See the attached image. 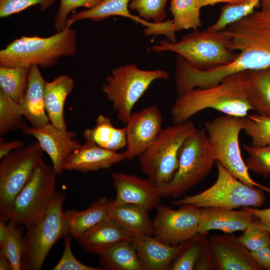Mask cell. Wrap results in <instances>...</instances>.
I'll list each match as a JSON object with an SVG mask.
<instances>
[{
	"instance_id": "cell-1",
	"label": "cell",
	"mask_w": 270,
	"mask_h": 270,
	"mask_svg": "<svg viewBox=\"0 0 270 270\" xmlns=\"http://www.w3.org/2000/svg\"><path fill=\"white\" fill-rule=\"evenodd\" d=\"M248 90V70L230 76L216 86L194 88L178 96L170 110L171 120L173 124L182 123L208 108L224 114L244 117L252 110Z\"/></svg>"
},
{
	"instance_id": "cell-2",
	"label": "cell",
	"mask_w": 270,
	"mask_h": 270,
	"mask_svg": "<svg viewBox=\"0 0 270 270\" xmlns=\"http://www.w3.org/2000/svg\"><path fill=\"white\" fill-rule=\"evenodd\" d=\"M228 48L239 51L233 62L240 71L270 67V7L254 11L224 29Z\"/></svg>"
},
{
	"instance_id": "cell-3",
	"label": "cell",
	"mask_w": 270,
	"mask_h": 270,
	"mask_svg": "<svg viewBox=\"0 0 270 270\" xmlns=\"http://www.w3.org/2000/svg\"><path fill=\"white\" fill-rule=\"evenodd\" d=\"M76 36L75 30L66 26L48 37L22 36L0 50V66H54L61 57L76 54Z\"/></svg>"
},
{
	"instance_id": "cell-4",
	"label": "cell",
	"mask_w": 270,
	"mask_h": 270,
	"mask_svg": "<svg viewBox=\"0 0 270 270\" xmlns=\"http://www.w3.org/2000/svg\"><path fill=\"white\" fill-rule=\"evenodd\" d=\"M229 42L230 38L223 30L197 29L184 36L178 42L162 40L152 50L177 53L192 68L208 70L228 64L237 58L238 53L228 48Z\"/></svg>"
},
{
	"instance_id": "cell-5",
	"label": "cell",
	"mask_w": 270,
	"mask_h": 270,
	"mask_svg": "<svg viewBox=\"0 0 270 270\" xmlns=\"http://www.w3.org/2000/svg\"><path fill=\"white\" fill-rule=\"evenodd\" d=\"M190 120L162 128L139 156L142 172L160 188L172 179L178 166V152L186 139L196 130Z\"/></svg>"
},
{
	"instance_id": "cell-6",
	"label": "cell",
	"mask_w": 270,
	"mask_h": 270,
	"mask_svg": "<svg viewBox=\"0 0 270 270\" xmlns=\"http://www.w3.org/2000/svg\"><path fill=\"white\" fill-rule=\"evenodd\" d=\"M178 166L172 180L159 188L162 198H178L205 178L216 159L205 129H196L178 152Z\"/></svg>"
},
{
	"instance_id": "cell-7",
	"label": "cell",
	"mask_w": 270,
	"mask_h": 270,
	"mask_svg": "<svg viewBox=\"0 0 270 270\" xmlns=\"http://www.w3.org/2000/svg\"><path fill=\"white\" fill-rule=\"evenodd\" d=\"M218 178L210 188L198 194L172 202L174 206L191 204L198 208H222L227 209L243 206H261L266 200L264 190L250 187L232 176L216 161Z\"/></svg>"
},
{
	"instance_id": "cell-8",
	"label": "cell",
	"mask_w": 270,
	"mask_h": 270,
	"mask_svg": "<svg viewBox=\"0 0 270 270\" xmlns=\"http://www.w3.org/2000/svg\"><path fill=\"white\" fill-rule=\"evenodd\" d=\"M168 77V73L164 70H144L134 64H126L112 71L106 78L102 90L112 102L118 119L126 124L134 106L151 84Z\"/></svg>"
},
{
	"instance_id": "cell-9",
	"label": "cell",
	"mask_w": 270,
	"mask_h": 270,
	"mask_svg": "<svg viewBox=\"0 0 270 270\" xmlns=\"http://www.w3.org/2000/svg\"><path fill=\"white\" fill-rule=\"evenodd\" d=\"M243 128L242 117L224 114L205 123V130L218 161L234 178L250 187L270 194V188L254 181L241 156L238 136Z\"/></svg>"
},
{
	"instance_id": "cell-10",
	"label": "cell",
	"mask_w": 270,
	"mask_h": 270,
	"mask_svg": "<svg viewBox=\"0 0 270 270\" xmlns=\"http://www.w3.org/2000/svg\"><path fill=\"white\" fill-rule=\"evenodd\" d=\"M57 176L53 166L44 162L39 165L16 198L8 221L26 228L38 221L56 193Z\"/></svg>"
},
{
	"instance_id": "cell-11",
	"label": "cell",
	"mask_w": 270,
	"mask_h": 270,
	"mask_svg": "<svg viewBox=\"0 0 270 270\" xmlns=\"http://www.w3.org/2000/svg\"><path fill=\"white\" fill-rule=\"evenodd\" d=\"M66 196L56 192L44 216L26 228L21 270H40L50 250L64 237L62 206Z\"/></svg>"
},
{
	"instance_id": "cell-12",
	"label": "cell",
	"mask_w": 270,
	"mask_h": 270,
	"mask_svg": "<svg viewBox=\"0 0 270 270\" xmlns=\"http://www.w3.org/2000/svg\"><path fill=\"white\" fill-rule=\"evenodd\" d=\"M44 151L38 140L15 150L0 159V220L6 222L17 195L43 161Z\"/></svg>"
},
{
	"instance_id": "cell-13",
	"label": "cell",
	"mask_w": 270,
	"mask_h": 270,
	"mask_svg": "<svg viewBox=\"0 0 270 270\" xmlns=\"http://www.w3.org/2000/svg\"><path fill=\"white\" fill-rule=\"evenodd\" d=\"M152 220V236L172 246H176L192 238L198 233L200 208L191 204H182L173 210L160 204Z\"/></svg>"
},
{
	"instance_id": "cell-14",
	"label": "cell",
	"mask_w": 270,
	"mask_h": 270,
	"mask_svg": "<svg viewBox=\"0 0 270 270\" xmlns=\"http://www.w3.org/2000/svg\"><path fill=\"white\" fill-rule=\"evenodd\" d=\"M162 116L156 106L132 112L126 124L125 160L140 156L162 130Z\"/></svg>"
},
{
	"instance_id": "cell-15",
	"label": "cell",
	"mask_w": 270,
	"mask_h": 270,
	"mask_svg": "<svg viewBox=\"0 0 270 270\" xmlns=\"http://www.w3.org/2000/svg\"><path fill=\"white\" fill-rule=\"evenodd\" d=\"M111 176L116 193L114 204H134L149 212L160 204V188L148 178L118 172H112Z\"/></svg>"
},
{
	"instance_id": "cell-16",
	"label": "cell",
	"mask_w": 270,
	"mask_h": 270,
	"mask_svg": "<svg viewBox=\"0 0 270 270\" xmlns=\"http://www.w3.org/2000/svg\"><path fill=\"white\" fill-rule=\"evenodd\" d=\"M21 130L25 135L37 140L50 158L58 175H60L64 170V160L82 144L74 139L76 136L75 132L59 128L50 122L39 128L26 125Z\"/></svg>"
},
{
	"instance_id": "cell-17",
	"label": "cell",
	"mask_w": 270,
	"mask_h": 270,
	"mask_svg": "<svg viewBox=\"0 0 270 270\" xmlns=\"http://www.w3.org/2000/svg\"><path fill=\"white\" fill-rule=\"evenodd\" d=\"M209 243L218 270H263L234 235H212Z\"/></svg>"
},
{
	"instance_id": "cell-18",
	"label": "cell",
	"mask_w": 270,
	"mask_h": 270,
	"mask_svg": "<svg viewBox=\"0 0 270 270\" xmlns=\"http://www.w3.org/2000/svg\"><path fill=\"white\" fill-rule=\"evenodd\" d=\"M130 242L144 270H168L186 242L172 246L148 234L134 235Z\"/></svg>"
},
{
	"instance_id": "cell-19",
	"label": "cell",
	"mask_w": 270,
	"mask_h": 270,
	"mask_svg": "<svg viewBox=\"0 0 270 270\" xmlns=\"http://www.w3.org/2000/svg\"><path fill=\"white\" fill-rule=\"evenodd\" d=\"M125 160L122 152H118L100 148L84 142L64 161V170L84 173L110 168Z\"/></svg>"
},
{
	"instance_id": "cell-20",
	"label": "cell",
	"mask_w": 270,
	"mask_h": 270,
	"mask_svg": "<svg viewBox=\"0 0 270 270\" xmlns=\"http://www.w3.org/2000/svg\"><path fill=\"white\" fill-rule=\"evenodd\" d=\"M258 218L250 212L240 208V210L222 208H200V216L198 233L208 235V231L218 230L225 233L244 231Z\"/></svg>"
},
{
	"instance_id": "cell-21",
	"label": "cell",
	"mask_w": 270,
	"mask_h": 270,
	"mask_svg": "<svg viewBox=\"0 0 270 270\" xmlns=\"http://www.w3.org/2000/svg\"><path fill=\"white\" fill-rule=\"evenodd\" d=\"M46 83L39 66H32L24 94L19 103L22 108L24 116L34 128H42L50 122L44 104Z\"/></svg>"
},
{
	"instance_id": "cell-22",
	"label": "cell",
	"mask_w": 270,
	"mask_h": 270,
	"mask_svg": "<svg viewBox=\"0 0 270 270\" xmlns=\"http://www.w3.org/2000/svg\"><path fill=\"white\" fill-rule=\"evenodd\" d=\"M132 236L110 216L85 231L76 240L85 251L99 254L114 244L130 240Z\"/></svg>"
},
{
	"instance_id": "cell-23",
	"label": "cell",
	"mask_w": 270,
	"mask_h": 270,
	"mask_svg": "<svg viewBox=\"0 0 270 270\" xmlns=\"http://www.w3.org/2000/svg\"><path fill=\"white\" fill-rule=\"evenodd\" d=\"M114 200L101 197L86 210H74L63 213L64 238L70 236L77 239L82 233L110 216Z\"/></svg>"
},
{
	"instance_id": "cell-24",
	"label": "cell",
	"mask_w": 270,
	"mask_h": 270,
	"mask_svg": "<svg viewBox=\"0 0 270 270\" xmlns=\"http://www.w3.org/2000/svg\"><path fill=\"white\" fill-rule=\"evenodd\" d=\"M74 84V80L69 76L60 74L52 81L46 82L45 86L44 104L50 122L62 130H67L64 118V104Z\"/></svg>"
},
{
	"instance_id": "cell-25",
	"label": "cell",
	"mask_w": 270,
	"mask_h": 270,
	"mask_svg": "<svg viewBox=\"0 0 270 270\" xmlns=\"http://www.w3.org/2000/svg\"><path fill=\"white\" fill-rule=\"evenodd\" d=\"M85 142L114 152L126 146V128L114 126L110 118L100 114L96 120L94 127L86 129L82 134Z\"/></svg>"
},
{
	"instance_id": "cell-26",
	"label": "cell",
	"mask_w": 270,
	"mask_h": 270,
	"mask_svg": "<svg viewBox=\"0 0 270 270\" xmlns=\"http://www.w3.org/2000/svg\"><path fill=\"white\" fill-rule=\"evenodd\" d=\"M110 217L133 236H152V222L150 218L148 211L140 206L131 204L116 205L113 202Z\"/></svg>"
},
{
	"instance_id": "cell-27",
	"label": "cell",
	"mask_w": 270,
	"mask_h": 270,
	"mask_svg": "<svg viewBox=\"0 0 270 270\" xmlns=\"http://www.w3.org/2000/svg\"><path fill=\"white\" fill-rule=\"evenodd\" d=\"M130 0H104L96 6L80 11L72 14L68 18L66 27L70 26L75 22L84 19L95 21L102 20L112 16H124L149 27L152 22H148L139 16L130 14L128 5Z\"/></svg>"
},
{
	"instance_id": "cell-28",
	"label": "cell",
	"mask_w": 270,
	"mask_h": 270,
	"mask_svg": "<svg viewBox=\"0 0 270 270\" xmlns=\"http://www.w3.org/2000/svg\"><path fill=\"white\" fill-rule=\"evenodd\" d=\"M100 263L109 270H144L130 240L118 242L100 254Z\"/></svg>"
},
{
	"instance_id": "cell-29",
	"label": "cell",
	"mask_w": 270,
	"mask_h": 270,
	"mask_svg": "<svg viewBox=\"0 0 270 270\" xmlns=\"http://www.w3.org/2000/svg\"><path fill=\"white\" fill-rule=\"evenodd\" d=\"M248 100L252 110L270 118V67L248 70Z\"/></svg>"
},
{
	"instance_id": "cell-30",
	"label": "cell",
	"mask_w": 270,
	"mask_h": 270,
	"mask_svg": "<svg viewBox=\"0 0 270 270\" xmlns=\"http://www.w3.org/2000/svg\"><path fill=\"white\" fill-rule=\"evenodd\" d=\"M200 0H170L169 10L173 16L175 32L198 29L202 26Z\"/></svg>"
},
{
	"instance_id": "cell-31",
	"label": "cell",
	"mask_w": 270,
	"mask_h": 270,
	"mask_svg": "<svg viewBox=\"0 0 270 270\" xmlns=\"http://www.w3.org/2000/svg\"><path fill=\"white\" fill-rule=\"evenodd\" d=\"M30 68L0 66V90L20 102L28 85Z\"/></svg>"
},
{
	"instance_id": "cell-32",
	"label": "cell",
	"mask_w": 270,
	"mask_h": 270,
	"mask_svg": "<svg viewBox=\"0 0 270 270\" xmlns=\"http://www.w3.org/2000/svg\"><path fill=\"white\" fill-rule=\"evenodd\" d=\"M24 111L20 103L0 90V135L22 130L26 122L22 118Z\"/></svg>"
},
{
	"instance_id": "cell-33",
	"label": "cell",
	"mask_w": 270,
	"mask_h": 270,
	"mask_svg": "<svg viewBox=\"0 0 270 270\" xmlns=\"http://www.w3.org/2000/svg\"><path fill=\"white\" fill-rule=\"evenodd\" d=\"M261 0H248L239 4L224 5L216 22L208 28L213 31L223 30L254 11L255 8L260 5Z\"/></svg>"
},
{
	"instance_id": "cell-34",
	"label": "cell",
	"mask_w": 270,
	"mask_h": 270,
	"mask_svg": "<svg viewBox=\"0 0 270 270\" xmlns=\"http://www.w3.org/2000/svg\"><path fill=\"white\" fill-rule=\"evenodd\" d=\"M242 120V130L251 138V146L260 148L270 144V118L256 113L248 114Z\"/></svg>"
},
{
	"instance_id": "cell-35",
	"label": "cell",
	"mask_w": 270,
	"mask_h": 270,
	"mask_svg": "<svg viewBox=\"0 0 270 270\" xmlns=\"http://www.w3.org/2000/svg\"><path fill=\"white\" fill-rule=\"evenodd\" d=\"M206 236L198 234L186 241L181 252L172 262L168 270H194L207 238Z\"/></svg>"
},
{
	"instance_id": "cell-36",
	"label": "cell",
	"mask_w": 270,
	"mask_h": 270,
	"mask_svg": "<svg viewBox=\"0 0 270 270\" xmlns=\"http://www.w3.org/2000/svg\"><path fill=\"white\" fill-rule=\"evenodd\" d=\"M9 234L4 246L0 248L7 256L12 270H21L24 252L23 230L12 222L8 224Z\"/></svg>"
},
{
	"instance_id": "cell-37",
	"label": "cell",
	"mask_w": 270,
	"mask_h": 270,
	"mask_svg": "<svg viewBox=\"0 0 270 270\" xmlns=\"http://www.w3.org/2000/svg\"><path fill=\"white\" fill-rule=\"evenodd\" d=\"M242 146L249 154L245 163L248 170L264 178L270 176V144L260 148L245 144Z\"/></svg>"
},
{
	"instance_id": "cell-38",
	"label": "cell",
	"mask_w": 270,
	"mask_h": 270,
	"mask_svg": "<svg viewBox=\"0 0 270 270\" xmlns=\"http://www.w3.org/2000/svg\"><path fill=\"white\" fill-rule=\"evenodd\" d=\"M170 0H130L128 8L136 10L140 16L152 19L154 23H160L166 17V6Z\"/></svg>"
},
{
	"instance_id": "cell-39",
	"label": "cell",
	"mask_w": 270,
	"mask_h": 270,
	"mask_svg": "<svg viewBox=\"0 0 270 270\" xmlns=\"http://www.w3.org/2000/svg\"><path fill=\"white\" fill-rule=\"evenodd\" d=\"M270 234L269 232L262 227L258 218L238 238L244 247L252 251L268 246L270 242Z\"/></svg>"
},
{
	"instance_id": "cell-40",
	"label": "cell",
	"mask_w": 270,
	"mask_h": 270,
	"mask_svg": "<svg viewBox=\"0 0 270 270\" xmlns=\"http://www.w3.org/2000/svg\"><path fill=\"white\" fill-rule=\"evenodd\" d=\"M104 0H60V6L56 16L54 27L56 32L63 30L66 26L68 16L73 10L80 7L92 8Z\"/></svg>"
},
{
	"instance_id": "cell-41",
	"label": "cell",
	"mask_w": 270,
	"mask_h": 270,
	"mask_svg": "<svg viewBox=\"0 0 270 270\" xmlns=\"http://www.w3.org/2000/svg\"><path fill=\"white\" fill-rule=\"evenodd\" d=\"M56 0H0V17L4 18L38 4L42 12L52 6Z\"/></svg>"
},
{
	"instance_id": "cell-42",
	"label": "cell",
	"mask_w": 270,
	"mask_h": 270,
	"mask_svg": "<svg viewBox=\"0 0 270 270\" xmlns=\"http://www.w3.org/2000/svg\"><path fill=\"white\" fill-rule=\"evenodd\" d=\"M71 236L65 237L64 248L62 256L54 268V270H102L103 268L92 267L80 262L72 254L71 246Z\"/></svg>"
},
{
	"instance_id": "cell-43",
	"label": "cell",
	"mask_w": 270,
	"mask_h": 270,
	"mask_svg": "<svg viewBox=\"0 0 270 270\" xmlns=\"http://www.w3.org/2000/svg\"><path fill=\"white\" fill-rule=\"evenodd\" d=\"M175 31L173 28L172 20H168L160 23L152 22L151 26L144 29V34L146 36L154 34L165 35L172 43L176 42L174 34Z\"/></svg>"
},
{
	"instance_id": "cell-44",
	"label": "cell",
	"mask_w": 270,
	"mask_h": 270,
	"mask_svg": "<svg viewBox=\"0 0 270 270\" xmlns=\"http://www.w3.org/2000/svg\"><path fill=\"white\" fill-rule=\"evenodd\" d=\"M194 270H218L217 266L210 246L209 240L208 238H206L204 242L202 252L195 265Z\"/></svg>"
},
{
	"instance_id": "cell-45",
	"label": "cell",
	"mask_w": 270,
	"mask_h": 270,
	"mask_svg": "<svg viewBox=\"0 0 270 270\" xmlns=\"http://www.w3.org/2000/svg\"><path fill=\"white\" fill-rule=\"evenodd\" d=\"M250 252L262 269L270 270V248L268 245L255 250L250 251Z\"/></svg>"
},
{
	"instance_id": "cell-46",
	"label": "cell",
	"mask_w": 270,
	"mask_h": 270,
	"mask_svg": "<svg viewBox=\"0 0 270 270\" xmlns=\"http://www.w3.org/2000/svg\"><path fill=\"white\" fill-rule=\"evenodd\" d=\"M240 208L252 212L258 219L262 227L270 232V208L262 210L250 206H243Z\"/></svg>"
},
{
	"instance_id": "cell-47",
	"label": "cell",
	"mask_w": 270,
	"mask_h": 270,
	"mask_svg": "<svg viewBox=\"0 0 270 270\" xmlns=\"http://www.w3.org/2000/svg\"><path fill=\"white\" fill-rule=\"evenodd\" d=\"M24 146V142L20 140H14L10 142H4L0 140V158H2L15 150Z\"/></svg>"
},
{
	"instance_id": "cell-48",
	"label": "cell",
	"mask_w": 270,
	"mask_h": 270,
	"mask_svg": "<svg viewBox=\"0 0 270 270\" xmlns=\"http://www.w3.org/2000/svg\"><path fill=\"white\" fill-rule=\"evenodd\" d=\"M248 0H200V8L207 6H214L216 4L222 2H226L229 4H236L244 2Z\"/></svg>"
},
{
	"instance_id": "cell-49",
	"label": "cell",
	"mask_w": 270,
	"mask_h": 270,
	"mask_svg": "<svg viewBox=\"0 0 270 270\" xmlns=\"http://www.w3.org/2000/svg\"><path fill=\"white\" fill-rule=\"evenodd\" d=\"M0 220V248L4 246L9 234L8 225Z\"/></svg>"
},
{
	"instance_id": "cell-50",
	"label": "cell",
	"mask_w": 270,
	"mask_h": 270,
	"mask_svg": "<svg viewBox=\"0 0 270 270\" xmlns=\"http://www.w3.org/2000/svg\"><path fill=\"white\" fill-rule=\"evenodd\" d=\"M0 270H12L10 262L4 250L0 249Z\"/></svg>"
},
{
	"instance_id": "cell-51",
	"label": "cell",
	"mask_w": 270,
	"mask_h": 270,
	"mask_svg": "<svg viewBox=\"0 0 270 270\" xmlns=\"http://www.w3.org/2000/svg\"><path fill=\"white\" fill-rule=\"evenodd\" d=\"M260 5L262 8H266L270 7V0H262Z\"/></svg>"
},
{
	"instance_id": "cell-52",
	"label": "cell",
	"mask_w": 270,
	"mask_h": 270,
	"mask_svg": "<svg viewBox=\"0 0 270 270\" xmlns=\"http://www.w3.org/2000/svg\"><path fill=\"white\" fill-rule=\"evenodd\" d=\"M268 246H270V242H269Z\"/></svg>"
}]
</instances>
